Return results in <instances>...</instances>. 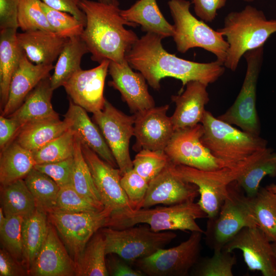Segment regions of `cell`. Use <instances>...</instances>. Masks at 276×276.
Masks as SVG:
<instances>
[{"label": "cell", "instance_id": "obj_4", "mask_svg": "<svg viewBox=\"0 0 276 276\" xmlns=\"http://www.w3.org/2000/svg\"><path fill=\"white\" fill-rule=\"evenodd\" d=\"M205 217L206 213L198 203L190 201L111 213L104 227L123 229L143 223L148 225L156 232L180 230L204 233V231L199 226L196 220Z\"/></svg>", "mask_w": 276, "mask_h": 276}, {"label": "cell", "instance_id": "obj_35", "mask_svg": "<svg viewBox=\"0 0 276 276\" xmlns=\"http://www.w3.org/2000/svg\"><path fill=\"white\" fill-rule=\"evenodd\" d=\"M106 255L105 239L101 231H98L89 240L75 262V275H109Z\"/></svg>", "mask_w": 276, "mask_h": 276}, {"label": "cell", "instance_id": "obj_50", "mask_svg": "<svg viewBox=\"0 0 276 276\" xmlns=\"http://www.w3.org/2000/svg\"><path fill=\"white\" fill-rule=\"evenodd\" d=\"M28 275L27 270L21 262L15 259L3 248L0 250V275L22 276Z\"/></svg>", "mask_w": 276, "mask_h": 276}, {"label": "cell", "instance_id": "obj_24", "mask_svg": "<svg viewBox=\"0 0 276 276\" xmlns=\"http://www.w3.org/2000/svg\"><path fill=\"white\" fill-rule=\"evenodd\" d=\"M86 112L70 100L67 111L64 115V119L69 123V129L79 139L81 144L87 146L113 167H118L101 130L90 120Z\"/></svg>", "mask_w": 276, "mask_h": 276}, {"label": "cell", "instance_id": "obj_22", "mask_svg": "<svg viewBox=\"0 0 276 276\" xmlns=\"http://www.w3.org/2000/svg\"><path fill=\"white\" fill-rule=\"evenodd\" d=\"M54 68L53 64H37L32 62L24 53L12 77L8 100L1 111V115L8 117L16 110L39 82L50 75Z\"/></svg>", "mask_w": 276, "mask_h": 276}, {"label": "cell", "instance_id": "obj_28", "mask_svg": "<svg viewBox=\"0 0 276 276\" xmlns=\"http://www.w3.org/2000/svg\"><path fill=\"white\" fill-rule=\"evenodd\" d=\"M69 129L66 119L52 118L28 123L21 127L14 141L34 152L59 137Z\"/></svg>", "mask_w": 276, "mask_h": 276}, {"label": "cell", "instance_id": "obj_18", "mask_svg": "<svg viewBox=\"0 0 276 276\" xmlns=\"http://www.w3.org/2000/svg\"><path fill=\"white\" fill-rule=\"evenodd\" d=\"M199 195L197 187L186 181L174 171L170 161L167 166L149 182L141 208L157 204L171 205L194 201Z\"/></svg>", "mask_w": 276, "mask_h": 276}, {"label": "cell", "instance_id": "obj_40", "mask_svg": "<svg viewBox=\"0 0 276 276\" xmlns=\"http://www.w3.org/2000/svg\"><path fill=\"white\" fill-rule=\"evenodd\" d=\"M237 263L232 252L214 250L211 257L200 259L191 270L196 276H233V268Z\"/></svg>", "mask_w": 276, "mask_h": 276}, {"label": "cell", "instance_id": "obj_20", "mask_svg": "<svg viewBox=\"0 0 276 276\" xmlns=\"http://www.w3.org/2000/svg\"><path fill=\"white\" fill-rule=\"evenodd\" d=\"M75 263L49 222L44 242L36 258L28 270L32 276L75 275Z\"/></svg>", "mask_w": 276, "mask_h": 276}, {"label": "cell", "instance_id": "obj_38", "mask_svg": "<svg viewBox=\"0 0 276 276\" xmlns=\"http://www.w3.org/2000/svg\"><path fill=\"white\" fill-rule=\"evenodd\" d=\"M75 135L72 186L80 194L103 204L88 165L84 157L79 139Z\"/></svg>", "mask_w": 276, "mask_h": 276}, {"label": "cell", "instance_id": "obj_54", "mask_svg": "<svg viewBox=\"0 0 276 276\" xmlns=\"http://www.w3.org/2000/svg\"><path fill=\"white\" fill-rule=\"evenodd\" d=\"M7 217L6 216L3 209L0 208V227H2L6 222Z\"/></svg>", "mask_w": 276, "mask_h": 276}, {"label": "cell", "instance_id": "obj_12", "mask_svg": "<svg viewBox=\"0 0 276 276\" xmlns=\"http://www.w3.org/2000/svg\"><path fill=\"white\" fill-rule=\"evenodd\" d=\"M93 120L101 130L122 175L132 170L129 145L134 136V114H126L105 99L102 109L93 113Z\"/></svg>", "mask_w": 276, "mask_h": 276}, {"label": "cell", "instance_id": "obj_45", "mask_svg": "<svg viewBox=\"0 0 276 276\" xmlns=\"http://www.w3.org/2000/svg\"><path fill=\"white\" fill-rule=\"evenodd\" d=\"M24 218L20 216L7 217L0 227L1 241L3 247L15 259L21 262L22 255V226Z\"/></svg>", "mask_w": 276, "mask_h": 276}, {"label": "cell", "instance_id": "obj_48", "mask_svg": "<svg viewBox=\"0 0 276 276\" xmlns=\"http://www.w3.org/2000/svg\"><path fill=\"white\" fill-rule=\"evenodd\" d=\"M226 0H192L195 14L202 20L212 22L217 15V11L224 7Z\"/></svg>", "mask_w": 276, "mask_h": 276}, {"label": "cell", "instance_id": "obj_11", "mask_svg": "<svg viewBox=\"0 0 276 276\" xmlns=\"http://www.w3.org/2000/svg\"><path fill=\"white\" fill-rule=\"evenodd\" d=\"M203 233L192 232L179 245L162 248L152 255L137 260L134 265L149 276H187L200 259Z\"/></svg>", "mask_w": 276, "mask_h": 276}, {"label": "cell", "instance_id": "obj_6", "mask_svg": "<svg viewBox=\"0 0 276 276\" xmlns=\"http://www.w3.org/2000/svg\"><path fill=\"white\" fill-rule=\"evenodd\" d=\"M191 2L187 0H170L168 5L174 21L173 40L177 51L185 53L194 48H200L213 54L217 61L224 64L228 44L219 30H215L190 12Z\"/></svg>", "mask_w": 276, "mask_h": 276}, {"label": "cell", "instance_id": "obj_43", "mask_svg": "<svg viewBox=\"0 0 276 276\" xmlns=\"http://www.w3.org/2000/svg\"><path fill=\"white\" fill-rule=\"evenodd\" d=\"M42 7L50 25L59 36L69 39L81 36L85 25L74 15L50 8L42 2Z\"/></svg>", "mask_w": 276, "mask_h": 276}, {"label": "cell", "instance_id": "obj_52", "mask_svg": "<svg viewBox=\"0 0 276 276\" xmlns=\"http://www.w3.org/2000/svg\"><path fill=\"white\" fill-rule=\"evenodd\" d=\"M81 1L41 0L44 4L50 8L71 14L86 26V15L79 6Z\"/></svg>", "mask_w": 276, "mask_h": 276}, {"label": "cell", "instance_id": "obj_7", "mask_svg": "<svg viewBox=\"0 0 276 276\" xmlns=\"http://www.w3.org/2000/svg\"><path fill=\"white\" fill-rule=\"evenodd\" d=\"M227 191L217 214L208 218L203 233L206 244L214 251L222 250L242 228L257 226L249 198L235 180L227 185Z\"/></svg>", "mask_w": 276, "mask_h": 276}, {"label": "cell", "instance_id": "obj_34", "mask_svg": "<svg viewBox=\"0 0 276 276\" xmlns=\"http://www.w3.org/2000/svg\"><path fill=\"white\" fill-rule=\"evenodd\" d=\"M1 204L6 217L16 215L25 218L37 209L34 197L24 179L1 186Z\"/></svg>", "mask_w": 276, "mask_h": 276}, {"label": "cell", "instance_id": "obj_46", "mask_svg": "<svg viewBox=\"0 0 276 276\" xmlns=\"http://www.w3.org/2000/svg\"><path fill=\"white\" fill-rule=\"evenodd\" d=\"M121 184L132 210L141 209L149 182L132 169L122 175Z\"/></svg>", "mask_w": 276, "mask_h": 276}, {"label": "cell", "instance_id": "obj_39", "mask_svg": "<svg viewBox=\"0 0 276 276\" xmlns=\"http://www.w3.org/2000/svg\"><path fill=\"white\" fill-rule=\"evenodd\" d=\"M75 135L68 129L62 135L33 152L36 164L60 162L73 157Z\"/></svg>", "mask_w": 276, "mask_h": 276}, {"label": "cell", "instance_id": "obj_42", "mask_svg": "<svg viewBox=\"0 0 276 276\" xmlns=\"http://www.w3.org/2000/svg\"><path fill=\"white\" fill-rule=\"evenodd\" d=\"M170 162L164 150L142 149L132 160L133 169L148 182Z\"/></svg>", "mask_w": 276, "mask_h": 276}, {"label": "cell", "instance_id": "obj_5", "mask_svg": "<svg viewBox=\"0 0 276 276\" xmlns=\"http://www.w3.org/2000/svg\"><path fill=\"white\" fill-rule=\"evenodd\" d=\"M200 123L203 128L201 143L214 157L223 162L224 168L234 167L267 147L265 139L239 130L209 111H205Z\"/></svg>", "mask_w": 276, "mask_h": 276}, {"label": "cell", "instance_id": "obj_51", "mask_svg": "<svg viewBox=\"0 0 276 276\" xmlns=\"http://www.w3.org/2000/svg\"><path fill=\"white\" fill-rule=\"evenodd\" d=\"M106 260V266L109 275L143 276L145 274L138 269L133 268L131 265L117 255Z\"/></svg>", "mask_w": 276, "mask_h": 276}, {"label": "cell", "instance_id": "obj_44", "mask_svg": "<svg viewBox=\"0 0 276 276\" xmlns=\"http://www.w3.org/2000/svg\"><path fill=\"white\" fill-rule=\"evenodd\" d=\"M102 204L93 202L77 192L72 185L60 188L54 210L71 213L102 210Z\"/></svg>", "mask_w": 276, "mask_h": 276}, {"label": "cell", "instance_id": "obj_41", "mask_svg": "<svg viewBox=\"0 0 276 276\" xmlns=\"http://www.w3.org/2000/svg\"><path fill=\"white\" fill-rule=\"evenodd\" d=\"M17 24L22 32L41 30L55 33L42 7L41 0H19Z\"/></svg>", "mask_w": 276, "mask_h": 276}, {"label": "cell", "instance_id": "obj_29", "mask_svg": "<svg viewBox=\"0 0 276 276\" xmlns=\"http://www.w3.org/2000/svg\"><path fill=\"white\" fill-rule=\"evenodd\" d=\"M16 29L0 30V103L1 111L8 98L12 77L24 52L18 44Z\"/></svg>", "mask_w": 276, "mask_h": 276}, {"label": "cell", "instance_id": "obj_26", "mask_svg": "<svg viewBox=\"0 0 276 276\" xmlns=\"http://www.w3.org/2000/svg\"><path fill=\"white\" fill-rule=\"evenodd\" d=\"M50 76L41 80L20 107L8 117L15 120L20 127L31 122L59 117L51 102L54 90L51 85Z\"/></svg>", "mask_w": 276, "mask_h": 276}, {"label": "cell", "instance_id": "obj_16", "mask_svg": "<svg viewBox=\"0 0 276 276\" xmlns=\"http://www.w3.org/2000/svg\"><path fill=\"white\" fill-rule=\"evenodd\" d=\"M110 61L105 60L93 68H82L63 85L71 100L86 111L94 113L102 109L104 89Z\"/></svg>", "mask_w": 276, "mask_h": 276}, {"label": "cell", "instance_id": "obj_47", "mask_svg": "<svg viewBox=\"0 0 276 276\" xmlns=\"http://www.w3.org/2000/svg\"><path fill=\"white\" fill-rule=\"evenodd\" d=\"M73 156L52 163L36 164L34 168L51 177L60 188L72 185Z\"/></svg>", "mask_w": 276, "mask_h": 276}, {"label": "cell", "instance_id": "obj_10", "mask_svg": "<svg viewBox=\"0 0 276 276\" xmlns=\"http://www.w3.org/2000/svg\"><path fill=\"white\" fill-rule=\"evenodd\" d=\"M112 212L104 207L100 211L79 213L53 210L48 214L49 222L75 263L93 236L105 226Z\"/></svg>", "mask_w": 276, "mask_h": 276}, {"label": "cell", "instance_id": "obj_21", "mask_svg": "<svg viewBox=\"0 0 276 276\" xmlns=\"http://www.w3.org/2000/svg\"><path fill=\"white\" fill-rule=\"evenodd\" d=\"M208 86L199 81H191L182 93L171 96L176 105L171 117L175 131L201 123L206 110L205 106L210 101Z\"/></svg>", "mask_w": 276, "mask_h": 276}, {"label": "cell", "instance_id": "obj_49", "mask_svg": "<svg viewBox=\"0 0 276 276\" xmlns=\"http://www.w3.org/2000/svg\"><path fill=\"white\" fill-rule=\"evenodd\" d=\"M19 0H0V30L17 29Z\"/></svg>", "mask_w": 276, "mask_h": 276}, {"label": "cell", "instance_id": "obj_3", "mask_svg": "<svg viewBox=\"0 0 276 276\" xmlns=\"http://www.w3.org/2000/svg\"><path fill=\"white\" fill-rule=\"evenodd\" d=\"M218 30L228 44L223 65L235 72L246 52L263 46L276 32V19H267L262 10L247 5L240 11L228 13Z\"/></svg>", "mask_w": 276, "mask_h": 276}, {"label": "cell", "instance_id": "obj_53", "mask_svg": "<svg viewBox=\"0 0 276 276\" xmlns=\"http://www.w3.org/2000/svg\"><path fill=\"white\" fill-rule=\"evenodd\" d=\"M19 124L13 119L0 117V149L5 148L13 142L20 128Z\"/></svg>", "mask_w": 276, "mask_h": 276}, {"label": "cell", "instance_id": "obj_13", "mask_svg": "<svg viewBox=\"0 0 276 276\" xmlns=\"http://www.w3.org/2000/svg\"><path fill=\"white\" fill-rule=\"evenodd\" d=\"M203 128L201 123L175 130L165 152L174 165L204 171L224 168L222 161L214 157L202 144Z\"/></svg>", "mask_w": 276, "mask_h": 276}, {"label": "cell", "instance_id": "obj_58", "mask_svg": "<svg viewBox=\"0 0 276 276\" xmlns=\"http://www.w3.org/2000/svg\"><path fill=\"white\" fill-rule=\"evenodd\" d=\"M243 1L246 2H252L254 1V0H243Z\"/></svg>", "mask_w": 276, "mask_h": 276}, {"label": "cell", "instance_id": "obj_25", "mask_svg": "<svg viewBox=\"0 0 276 276\" xmlns=\"http://www.w3.org/2000/svg\"><path fill=\"white\" fill-rule=\"evenodd\" d=\"M17 39L28 59L37 64H53L68 39L41 30L17 33Z\"/></svg>", "mask_w": 276, "mask_h": 276}, {"label": "cell", "instance_id": "obj_37", "mask_svg": "<svg viewBox=\"0 0 276 276\" xmlns=\"http://www.w3.org/2000/svg\"><path fill=\"white\" fill-rule=\"evenodd\" d=\"M36 209L47 214L55 209L60 187L49 176L34 168L24 178Z\"/></svg>", "mask_w": 276, "mask_h": 276}, {"label": "cell", "instance_id": "obj_9", "mask_svg": "<svg viewBox=\"0 0 276 276\" xmlns=\"http://www.w3.org/2000/svg\"><path fill=\"white\" fill-rule=\"evenodd\" d=\"M246 71L241 89L233 104L217 118L242 130L259 135L260 121L256 108L257 83L264 57L263 46L246 52Z\"/></svg>", "mask_w": 276, "mask_h": 276}, {"label": "cell", "instance_id": "obj_14", "mask_svg": "<svg viewBox=\"0 0 276 276\" xmlns=\"http://www.w3.org/2000/svg\"><path fill=\"white\" fill-rule=\"evenodd\" d=\"M222 249L228 252L239 249L248 269L260 271L263 276H276V258L271 242L258 226L242 228Z\"/></svg>", "mask_w": 276, "mask_h": 276}, {"label": "cell", "instance_id": "obj_33", "mask_svg": "<svg viewBox=\"0 0 276 276\" xmlns=\"http://www.w3.org/2000/svg\"><path fill=\"white\" fill-rule=\"evenodd\" d=\"M266 176L276 177V152L266 147L235 180L246 195L252 197L257 194L260 184Z\"/></svg>", "mask_w": 276, "mask_h": 276}, {"label": "cell", "instance_id": "obj_30", "mask_svg": "<svg viewBox=\"0 0 276 276\" xmlns=\"http://www.w3.org/2000/svg\"><path fill=\"white\" fill-rule=\"evenodd\" d=\"M35 165L32 152L13 141L1 150V186L24 179Z\"/></svg>", "mask_w": 276, "mask_h": 276}, {"label": "cell", "instance_id": "obj_1", "mask_svg": "<svg viewBox=\"0 0 276 276\" xmlns=\"http://www.w3.org/2000/svg\"><path fill=\"white\" fill-rule=\"evenodd\" d=\"M163 39L156 34L146 33L125 55L130 66L141 73L153 89L159 90L160 80L165 77L180 80L183 88L194 80L208 85L223 75L225 67L218 61L200 63L178 57L164 49Z\"/></svg>", "mask_w": 276, "mask_h": 276}, {"label": "cell", "instance_id": "obj_56", "mask_svg": "<svg viewBox=\"0 0 276 276\" xmlns=\"http://www.w3.org/2000/svg\"><path fill=\"white\" fill-rule=\"evenodd\" d=\"M266 188L269 190L273 192L276 193V184L271 183V185L266 186Z\"/></svg>", "mask_w": 276, "mask_h": 276}, {"label": "cell", "instance_id": "obj_19", "mask_svg": "<svg viewBox=\"0 0 276 276\" xmlns=\"http://www.w3.org/2000/svg\"><path fill=\"white\" fill-rule=\"evenodd\" d=\"M108 73L111 78L108 85L120 92L132 112L136 113L155 106L145 78L141 73L134 72L126 60L121 63L110 61Z\"/></svg>", "mask_w": 276, "mask_h": 276}, {"label": "cell", "instance_id": "obj_8", "mask_svg": "<svg viewBox=\"0 0 276 276\" xmlns=\"http://www.w3.org/2000/svg\"><path fill=\"white\" fill-rule=\"evenodd\" d=\"M106 255H118L131 265L164 248L176 237L171 231L154 232L147 225L123 229L101 228Z\"/></svg>", "mask_w": 276, "mask_h": 276}, {"label": "cell", "instance_id": "obj_23", "mask_svg": "<svg viewBox=\"0 0 276 276\" xmlns=\"http://www.w3.org/2000/svg\"><path fill=\"white\" fill-rule=\"evenodd\" d=\"M173 169L183 179L197 187L200 195V199L197 203L206 213L207 218L216 216L226 197L227 185L218 181L211 171L201 170L174 164Z\"/></svg>", "mask_w": 276, "mask_h": 276}, {"label": "cell", "instance_id": "obj_31", "mask_svg": "<svg viewBox=\"0 0 276 276\" xmlns=\"http://www.w3.org/2000/svg\"><path fill=\"white\" fill-rule=\"evenodd\" d=\"M89 51L80 36L67 39L60 53L50 76V83L53 89L63 85L72 76L81 69L80 64L82 57Z\"/></svg>", "mask_w": 276, "mask_h": 276}, {"label": "cell", "instance_id": "obj_17", "mask_svg": "<svg viewBox=\"0 0 276 276\" xmlns=\"http://www.w3.org/2000/svg\"><path fill=\"white\" fill-rule=\"evenodd\" d=\"M169 108L166 104L134 113L135 151L165 150L175 131Z\"/></svg>", "mask_w": 276, "mask_h": 276}, {"label": "cell", "instance_id": "obj_27", "mask_svg": "<svg viewBox=\"0 0 276 276\" xmlns=\"http://www.w3.org/2000/svg\"><path fill=\"white\" fill-rule=\"evenodd\" d=\"M120 13L126 20L141 26L146 33L163 38L172 37L174 34V26L166 19L156 0H137L128 9L121 10Z\"/></svg>", "mask_w": 276, "mask_h": 276}, {"label": "cell", "instance_id": "obj_55", "mask_svg": "<svg viewBox=\"0 0 276 276\" xmlns=\"http://www.w3.org/2000/svg\"><path fill=\"white\" fill-rule=\"evenodd\" d=\"M100 3L119 6V0H97Z\"/></svg>", "mask_w": 276, "mask_h": 276}, {"label": "cell", "instance_id": "obj_36", "mask_svg": "<svg viewBox=\"0 0 276 276\" xmlns=\"http://www.w3.org/2000/svg\"><path fill=\"white\" fill-rule=\"evenodd\" d=\"M249 198L257 226L270 242H276V193L260 187L256 195Z\"/></svg>", "mask_w": 276, "mask_h": 276}, {"label": "cell", "instance_id": "obj_57", "mask_svg": "<svg viewBox=\"0 0 276 276\" xmlns=\"http://www.w3.org/2000/svg\"><path fill=\"white\" fill-rule=\"evenodd\" d=\"M271 246H272V248L274 254L276 258V242H271Z\"/></svg>", "mask_w": 276, "mask_h": 276}, {"label": "cell", "instance_id": "obj_32", "mask_svg": "<svg viewBox=\"0 0 276 276\" xmlns=\"http://www.w3.org/2000/svg\"><path fill=\"white\" fill-rule=\"evenodd\" d=\"M47 215V213L36 209L32 215L24 218L22 226L21 263L27 271L46 239L49 224Z\"/></svg>", "mask_w": 276, "mask_h": 276}, {"label": "cell", "instance_id": "obj_2", "mask_svg": "<svg viewBox=\"0 0 276 276\" xmlns=\"http://www.w3.org/2000/svg\"><path fill=\"white\" fill-rule=\"evenodd\" d=\"M79 6L86 18L80 37L91 54V59L99 63L105 60L119 63L125 61L126 54L139 37L124 26L137 25L124 19L118 5L81 0Z\"/></svg>", "mask_w": 276, "mask_h": 276}, {"label": "cell", "instance_id": "obj_15", "mask_svg": "<svg viewBox=\"0 0 276 276\" xmlns=\"http://www.w3.org/2000/svg\"><path fill=\"white\" fill-rule=\"evenodd\" d=\"M81 144L84 157L104 207L111 210L112 213L132 210L121 184L120 169L104 160L87 146Z\"/></svg>", "mask_w": 276, "mask_h": 276}]
</instances>
